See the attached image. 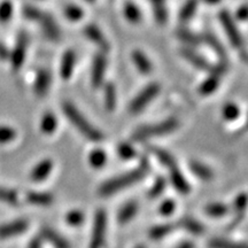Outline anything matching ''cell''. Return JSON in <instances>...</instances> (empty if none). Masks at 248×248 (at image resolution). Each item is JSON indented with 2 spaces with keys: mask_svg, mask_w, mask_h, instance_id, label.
Here are the masks:
<instances>
[{
  "mask_svg": "<svg viewBox=\"0 0 248 248\" xmlns=\"http://www.w3.org/2000/svg\"><path fill=\"white\" fill-rule=\"evenodd\" d=\"M147 170V162L142 161L141 167L139 169L131 170V171L123 173V175L117 176V177H114L104 183L99 188V194L102 195V197H109V195L116 193V192L124 190L125 187H129L135 183L141 181L144 176L146 175Z\"/></svg>",
  "mask_w": 248,
  "mask_h": 248,
  "instance_id": "1",
  "label": "cell"
},
{
  "mask_svg": "<svg viewBox=\"0 0 248 248\" xmlns=\"http://www.w3.org/2000/svg\"><path fill=\"white\" fill-rule=\"evenodd\" d=\"M62 109H63L64 115L68 117V120H69L70 122L76 126L77 130H78L82 135H84L89 140L101 141L102 139H104V135H102L97 128H94L91 123H89V121L79 113V110L77 109L73 104H70V102H64V104L62 105Z\"/></svg>",
  "mask_w": 248,
  "mask_h": 248,
  "instance_id": "2",
  "label": "cell"
},
{
  "mask_svg": "<svg viewBox=\"0 0 248 248\" xmlns=\"http://www.w3.org/2000/svg\"><path fill=\"white\" fill-rule=\"evenodd\" d=\"M178 128V121L176 119H168L163 122L151 124V125H145L139 128L137 131L133 133L132 138L135 140H146L147 138L155 137V136H163L168 135L175 131Z\"/></svg>",
  "mask_w": 248,
  "mask_h": 248,
  "instance_id": "3",
  "label": "cell"
},
{
  "mask_svg": "<svg viewBox=\"0 0 248 248\" xmlns=\"http://www.w3.org/2000/svg\"><path fill=\"white\" fill-rule=\"evenodd\" d=\"M218 18L219 22L222 23L223 28H224L226 36H228L232 46L234 48L240 49L244 46V40L243 37H241L240 31L238 30L237 26H235V22L233 18H232L230 12L226 11V9H223V11L218 13Z\"/></svg>",
  "mask_w": 248,
  "mask_h": 248,
  "instance_id": "4",
  "label": "cell"
},
{
  "mask_svg": "<svg viewBox=\"0 0 248 248\" xmlns=\"http://www.w3.org/2000/svg\"><path fill=\"white\" fill-rule=\"evenodd\" d=\"M160 85L157 83H152L146 88L142 89L141 92L130 104V111L133 114L140 113L153 99L159 94Z\"/></svg>",
  "mask_w": 248,
  "mask_h": 248,
  "instance_id": "5",
  "label": "cell"
},
{
  "mask_svg": "<svg viewBox=\"0 0 248 248\" xmlns=\"http://www.w3.org/2000/svg\"><path fill=\"white\" fill-rule=\"evenodd\" d=\"M107 217L106 213L102 209H99L94 217V224H93L92 238L90 243V248H101L105 241V234H106Z\"/></svg>",
  "mask_w": 248,
  "mask_h": 248,
  "instance_id": "6",
  "label": "cell"
},
{
  "mask_svg": "<svg viewBox=\"0 0 248 248\" xmlns=\"http://www.w3.org/2000/svg\"><path fill=\"white\" fill-rule=\"evenodd\" d=\"M28 44H29V37H28L27 32L26 31H20V33L17 35L16 44H15L13 53H12L11 57L12 66L15 70H18L22 67L24 58H26Z\"/></svg>",
  "mask_w": 248,
  "mask_h": 248,
  "instance_id": "7",
  "label": "cell"
},
{
  "mask_svg": "<svg viewBox=\"0 0 248 248\" xmlns=\"http://www.w3.org/2000/svg\"><path fill=\"white\" fill-rule=\"evenodd\" d=\"M107 67V60L105 54L98 53L94 55L92 62V74H91V82L94 88H99L101 86L102 82L105 78V73H106Z\"/></svg>",
  "mask_w": 248,
  "mask_h": 248,
  "instance_id": "8",
  "label": "cell"
},
{
  "mask_svg": "<svg viewBox=\"0 0 248 248\" xmlns=\"http://www.w3.org/2000/svg\"><path fill=\"white\" fill-rule=\"evenodd\" d=\"M84 35L89 40H91L93 44L97 45L101 49V52L109 51V43L102 33V31L95 24H88L84 28Z\"/></svg>",
  "mask_w": 248,
  "mask_h": 248,
  "instance_id": "9",
  "label": "cell"
},
{
  "mask_svg": "<svg viewBox=\"0 0 248 248\" xmlns=\"http://www.w3.org/2000/svg\"><path fill=\"white\" fill-rule=\"evenodd\" d=\"M181 54L183 58L190 62L192 66L198 68V69L207 71L212 70L213 64H210L207 59H204L202 55H200L198 52H195L194 49H192L190 47H184L181 49Z\"/></svg>",
  "mask_w": 248,
  "mask_h": 248,
  "instance_id": "10",
  "label": "cell"
},
{
  "mask_svg": "<svg viewBox=\"0 0 248 248\" xmlns=\"http://www.w3.org/2000/svg\"><path fill=\"white\" fill-rule=\"evenodd\" d=\"M40 26H42L43 32L45 33V36L51 40H59L60 39L61 32L59 29L58 23L55 22V20L51 14L48 13H43L42 17L39 20Z\"/></svg>",
  "mask_w": 248,
  "mask_h": 248,
  "instance_id": "11",
  "label": "cell"
},
{
  "mask_svg": "<svg viewBox=\"0 0 248 248\" xmlns=\"http://www.w3.org/2000/svg\"><path fill=\"white\" fill-rule=\"evenodd\" d=\"M28 226H29V224L24 219H18V221L0 225V238L5 239V238L23 233V232H26Z\"/></svg>",
  "mask_w": 248,
  "mask_h": 248,
  "instance_id": "12",
  "label": "cell"
},
{
  "mask_svg": "<svg viewBox=\"0 0 248 248\" xmlns=\"http://www.w3.org/2000/svg\"><path fill=\"white\" fill-rule=\"evenodd\" d=\"M76 63V54L75 52L68 49L62 55L61 66H60V75L63 79H69L73 75L74 69H75Z\"/></svg>",
  "mask_w": 248,
  "mask_h": 248,
  "instance_id": "13",
  "label": "cell"
},
{
  "mask_svg": "<svg viewBox=\"0 0 248 248\" xmlns=\"http://www.w3.org/2000/svg\"><path fill=\"white\" fill-rule=\"evenodd\" d=\"M202 40H204V42H206V44L208 45L214 52H215V53L217 54V57L219 58V60L228 61V59H226V51H225L224 46H223L221 40H219L215 36V33H213L212 31H206L202 36Z\"/></svg>",
  "mask_w": 248,
  "mask_h": 248,
  "instance_id": "14",
  "label": "cell"
},
{
  "mask_svg": "<svg viewBox=\"0 0 248 248\" xmlns=\"http://www.w3.org/2000/svg\"><path fill=\"white\" fill-rule=\"evenodd\" d=\"M170 181H171L173 187H175L181 194H187L188 192H190V184L186 181L184 175L179 171L177 167L173 169H170Z\"/></svg>",
  "mask_w": 248,
  "mask_h": 248,
  "instance_id": "15",
  "label": "cell"
},
{
  "mask_svg": "<svg viewBox=\"0 0 248 248\" xmlns=\"http://www.w3.org/2000/svg\"><path fill=\"white\" fill-rule=\"evenodd\" d=\"M49 84H51V75L47 70L40 69L37 73V77L35 80V92L37 95L43 97L48 91Z\"/></svg>",
  "mask_w": 248,
  "mask_h": 248,
  "instance_id": "16",
  "label": "cell"
},
{
  "mask_svg": "<svg viewBox=\"0 0 248 248\" xmlns=\"http://www.w3.org/2000/svg\"><path fill=\"white\" fill-rule=\"evenodd\" d=\"M131 55L132 61L133 63H135L136 68H137L141 74H144V75H148L152 71V69H153V66H152V62L150 61V59L145 55V53H142L141 51H138V49L133 51Z\"/></svg>",
  "mask_w": 248,
  "mask_h": 248,
  "instance_id": "17",
  "label": "cell"
},
{
  "mask_svg": "<svg viewBox=\"0 0 248 248\" xmlns=\"http://www.w3.org/2000/svg\"><path fill=\"white\" fill-rule=\"evenodd\" d=\"M42 237L48 241L49 244L53 245L55 248H70V245L64 239L62 235L55 232L49 228H44L42 230Z\"/></svg>",
  "mask_w": 248,
  "mask_h": 248,
  "instance_id": "18",
  "label": "cell"
},
{
  "mask_svg": "<svg viewBox=\"0 0 248 248\" xmlns=\"http://www.w3.org/2000/svg\"><path fill=\"white\" fill-rule=\"evenodd\" d=\"M52 168H53V163H52L51 160L42 161L33 168L32 172H31V178L35 182L44 181L45 178L48 177L49 172L52 171Z\"/></svg>",
  "mask_w": 248,
  "mask_h": 248,
  "instance_id": "19",
  "label": "cell"
},
{
  "mask_svg": "<svg viewBox=\"0 0 248 248\" xmlns=\"http://www.w3.org/2000/svg\"><path fill=\"white\" fill-rule=\"evenodd\" d=\"M27 200L36 206H49L53 202V195L48 192H30L27 195Z\"/></svg>",
  "mask_w": 248,
  "mask_h": 248,
  "instance_id": "20",
  "label": "cell"
},
{
  "mask_svg": "<svg viewBox=\"0 0 248 248\" xmlns=\"http://www.w3.org/2000/svg\"><path fill=\"white\" fill-rule=\"evenodd\" d=\"M123 13H124V16H125V18L130 23L136 24L140 22L141 12L135 2L130 1V0L125 1V4H124V7H123Z\"/></svg>",
  "mask_w": 248,
  "mask_h": 248,
  "instance_id": "21",
  "label": "cell"
},
{
  "mask_svg": "<svg viewBox=\"0 0 248 248\" xmlns=\"http://www.w3.org/2000/svg\"><path fill=\"white\" fill-rule=\"evenodd\" d=\"M219 78L221 76L217 75V74L210 73V76L207 77L206 79L201 83L199 88V93L202 95H209L213 92H215V90L218 88L219 85Z\"/></svg>",
  "mask_w": 248,
  "mask_h": 248,
  "instance_id": "22",
  "label": "cell"
},
{
  "mask_svg": "<svg viewBox=\"0 0 248 248\" xmlns=\"http://www.w3.org/2000/svg\"><path fill=\"white\" fill-rule=\"evenodd\" d=\"M150 150L152 153H153L154 156L156 157V159L159 160L164 167H168L169 169H173L177 167V164H176V161L172 157V155H170L167 151H164L162 148H159V147H154V146H151Z\"/></svg>",
  "mask_w": 248,
  "mask_h": 248,
  "instance_id": "23",
  "label": "cell"
},
{
  "mask_svg": "<svg viewBox=\"0 0 248 248\" xmlns=\"http://www.w3.org/2000/svg\"><path fill=\"white\" fill-rule=\"evenodd\" d=\"M177 37L184 44L190 46H197L202 43V37L194 33L193 31L185 29V28H181L177 30Z\"/></svg>",
  "mask_w": 248,
  "mask_h": 248,
  "instance_id": "24",
  "label": "cell"
},
{
  "mask_svg": "<svg viewBox=\"0 0 248 248\" xmlns=\"http://www.w3.org/2000/svg\"><path fill=\"white\" fill-rule=\"evenodd\" d=\"M137 210H138V206L135 201L126 202L122 208L120 209L119 215H117V219H119V222L122 223V224H124V223H128L130 219L137 214Z\"/></svg>",
  "mask_w": 248,
  "mask_h": 248,
  "instance_id": "25",
  "label": "cell"
},
{
  "mask_svg": "<svg viewBox=\"0 0 248 248\" xmlns=\"http://www.w3.org/2000/svg\"><path fill=\"white\" fill-rule=\"evenodd\" d=\"M179 225H181V228L192 234L199 235L203 233V225L198 222L197 219L192 218V217H184V218H182L179 221Z\"/></svg>",
  "mask_w": 248,
  "mask_h": 248,
  "instance_id": "26",
  "label": "cell"
},
{
  "mask_svg": "<svg viewBox=\"0 0 248 248\" xmlns=\"http://www.w3.org/2000/svg\"><path fill=\"white\" fill-rule=\"evenodd\" d=\"M190 168L192 172L197 176L198 178L202 179V181H209L213 178V171L209 167H207L206 164L198 162V161H193L190 164Z\"/></svg>",
  "mask_w": 248,
  "mask_h": 248,
  "instance_id": "27",
  "label": "cell"
},
{
  "mask_svg": "<svg viewBox=\"0 0 248 248\" xmlns=\"http://www.w3.org/2000/svg\"><path fill=\"white\" fill-rule=\"evenodd\" d=\"M197 8L198 0H186L181 12H179V20H181V22H188L194 16Z\"/></svg>",
  "mask_w": 248,
  "mask_h": 248,
  "instance_id": "28",
  "label": "cell"
},
{
  "mask_svg": "<svg viewBox=\"0 0 248 248\" xmlns=\"http://www.w3.org/2000/svg\"><path fill=\"white\" fill-rule=\"evenodd\" d=\"M105 106L108 111L114 110L116 106V89L113 83H107L105 86Z\"/></svg>",
  "mask_w": 248,
  "mask_h": 248,
  "instance_id": "29",
  "label": "cell"
},
{
  "mask_svg": "<svg viewBox=\"0 0 248 248\" xmlns=\"http://www.w3.org/2000/svg\"><path fill=\"white\" fill-rule=\"evenodd\" d=\"M58 125L57 117H55L52 113H46L44 116H43L42 122H40V129L42 131L46 133V135H51L55 131Z\"/></svg>",
  "mask_w": 248,
  "mask_h": 248,
  "instance_id": "30",
  "label": "cell"
},
{
  "mask_svg": "<svg viewBox=\"0 0 248 248\" xmlns=\"http://www.w3.org/2000/svg\"><path fill=\"white\" fill-rule=\"evenodd\" d=\"M173 231V225L172 224H161L156 225L154 228L151 229L150 231V237L153 240H160L162 238L171 233Z\"/></svg>",
  "mask_w": 248,
  "mask_h": 248,
  "instance_id": "31",
  "label": "cell"
},
{
  "mask_svg": "<svg viewBox=\"0 0 248 248\" xmlns=\"http://www.w3.org/2000/svg\"><path fill=\"white\" fill-rule=\"evenodd\" d=\"M89 161H90V164H91L93 168L95 169L102 168L107 161V154L102 150H94L90 153Z\"/></svg>",
  "mask_w": 248,
  "mask_h": 248,
  "instance_id": "32",
  "label": "cell"
},
{
  "mask_svg": "<svg viewBox=\"0 0 248 248\" xmlns=\"http://www.w3.org/2000/svg\"><path fill=\"white\" fill-rule=\"evenodd\" d=\"M64 15L71 22H77V21H79L80 18L84 16V11L79 6L71 4L64 8Z\"/></svg>",
  "mask_w": 248,
  "mask_h": 248,
  "instance_id": "33",
  "label": "cell"
},
{
  "mask_svg": "<svg viewBox=\"0 0 248 248\" xmlns=\"http://www.w3.org/2000/svg\"><path fill=\"white\" fill-rule=\"evenodd\" d=\"M43 12L40 11L38 7L32 5H26L23 7V16L29 21H33V22H39L40 17H42Z\"/></svg>",
  "mask_w": 248,
  "mask_h": 248,
  "instance_id": "34",
  "label": "cell"
},
{
  "mask_svg": "<svg viewBox=\"0 0 248 248\" xmlns=\"http://www.w3.org/2000/svg\"><path fill=\"white\" fill-rule=\"evenodd\" d=\"M153 14L154 18L159 24H164L168 20V11H167V7L164 4L160 5H153Z\"/></svg>",
  "mask_w": 248,
  "mask_h": 248,
  "instance_id": "35",
  "label": "cell"
},
{
  "mask_svg": "<svg viewBox=\"0 0 248 248\" xmlns=\"http://www.w3.org/2000/svg\"><path fill=\"white\" fill-rule=\"evenodd\" d=\"M206 213L212 217H222L228 213V207L223 203H210L206 207Z\"/></svg>",
  "mask_w": 248,
  "mask_h": 248,
  "instance_id": "36",
  "label": "cell"
},
{
  "mask_svg": "<svg viewBox=\"0 0 248 248\" xmlns=\"http://www.w3.org/2000/svg\"><path fill=\"white\" fill-rule=\"evenodd\" d=\"M166 186H167L166 179H164L163 177L157 178L156 181L154 182L153 186L151 187L150 192H148V195H150V198H152V199H155V198L160 197V195L163 193V191L166 190Z\"/></svg>",
  "mask_w": 248,
  "mask_h": 248,
  "instance_id": "37",
  "label": "cell"
},
{
  "mask_svg": "<svg viewBox=\"0 0 248 248\" xmlns=\"http://www.w3.org/2000/svg\"><path fill=\"white\" fill-rule=\"evenodd\" d=\"M117 153L123 160H131L136 156V151L128 142H122L117 147Z\"/></svg>",
  "mask_w": 248,
  "mask_h": 248,
  "instance_id": "38",
  "label": "cell"
},
{
  "mask_svg": "<svg viewBox=\"0 0 248 248\" xmlns=\"http://www.w3.org/2000/svg\"><path fill=\"white\" fill-rule=\"evenodd\" d=\"M240 115V109L239 107L235 104H226L224 108H223V116L226 121H234L237 120V117Z\"/></svg>",
  "mask_w": 248,
  "mask_h": 248,
  "instance_id": "39",
  "label": "cell"
},
{
  "mask_svg": "<svg viewBox=\"0 0 248 248\" xmlns=\"http://www.w3.org/2000/svg\"><path fill=\"white\" fill-rule=\"evenodd\" d=\"M210 248H247L245 244H238V243H232V241L223 240V239H213L209 243Z\"/></svg>",
  "mask_w": 248,
  "mask_h": 248,
  "instance_id": "40",
  "label": "cell"
},
{
  "mask_svg": "<svg viewBox=\"0 0 248 248\" xmlns=\"http://www.w3.org/2000/svg\"><path fill=\"white\" fill-rule=\"evenodd\" d=\"M13 14V5L8 0H5L0 4V22H7L11 20Z\"/></svg>",
  "mask_w": 248,
  "mask_h": 248,
  "instance_id": "41",
  "label": "cell"
},
{
  "mask_svg": "<svg viewBox=\"0 0 248 248\" xmlns=\"http://www.w3.org/2000/svg\"><path fill=\"white\" fill-rule=\"evenodd\" d=\"M0 201H4L9 204H16L17 203V194L13 190H8V188L0 187Z\"/></svg>",
  "mask_w": 248,
  "mask_h": 248,
  "instance_id": "42",
  "label": "cell"
},
{
  "mask_svg": "<svg viewBox=\"0 0 248 248\" xmlns=\"http://www.w3.org/2000/svg\"><path fill=\"white\" fill-rule=\"evenodd\" d=\"M67 223L71 226H78L84 222V215L79 210H71L70 213L67 214Z\"/></svg>",
  "mask_w": 248,
  "mask_h": 248,
  "instance_id": "43",
  "label": "cell"
},
{
  "mask_svg": "<svg viewBox=\"0 0 248 248\" xmlns=\"http://www.w3.org/2000/svg\"><path fill=\"white\" fill-rule=\"evenodd\" d=\"M16 132L14 129L8 128V126H0V144H6L14 140Z\"/></svg>",
  "mask_w": 248,
  "mask_h": 248,
  "instance_id": "44",
  "label": "cell"
},
{
  "mask_svg": "<svg viewBox=\"0 0 248 248\" xmlns=\"http://www.w3.org/2000/svg\"><path fill=\"white\" fill-rule=\"evenodd\" d=\"M175 208H176L175 201L171 199H167V200H164L162 203H161L159 210H160L161 215L170 216L173 213Z\"/></svg>",
  "mask_w": 248,
  "mask_h": 248,
  "instance_id": "45",
  "label": "cell"
},
{
  "mask_svg": "<svg viewBox=\"0 0 248 248\" xmlns=\"http://www.w3.org/2000/svg\"><path fill=\"white\" fill-rule=\"evenodd\" d=\"M247 204V195L245 193H241L238 195L237 198H235L234 200V207L235 209L238 210V212H241V210L245 209V207H246Z\"/></svg>",
  "mask_w": 248,
  "mask_h": 248,
  "instance_id": "46",
  "label": "cell"
},
{
  "mask_svg": "<svg viewBox=\"0 0 248 248\" xmlns=\"http://www.w3.org/2000/svg\"><path fill=\"white\" fill-rule=\"evenodd\" d=\"M235 17L240 21H245L247 18V7L246 5H243L241 7L238 8L237 13H235Z\"/></svg>",
  "mask_w": 248,
  "mask_h": 248,
  "instance_id": "47",
  "label": "cell"
},
{
  "mask_svg": "<svg viewBox=\"0 0 248 248\" xmlns=\"http://www.w3.org/2000/svg\"><path fill=\"white\" fill-rule=\"evenodd\" d=\"M28 248H42V239L40 238H33L28 245Z\"/></svg>",
  "mask_w": 248,
  "mask_h": 248,
  "instance_id": "48",
  "label": "cell"
},
{
  "mask_svg": "<svg viewBox=\"0 0 248 248\" xmlns=\"http://www.w3.org/2000/svg\"><path fill=\"white\" fill-rule=\"evenodd\" d=\"M9 58V53H8V49L5 47L4 45L0 43V59L1 60H6V59Z\"/></svg>",
  "mask_w": 248,
  "mask_h": 248,
  "instance_id": "49",
  "label": "cell"
},
{
  "mask_svg": "<svg viewBox=\"0 0 248 248\" xmlns=\"http://www.w3.org/2000/svg\"><path fill=\"white\" fill-rule=\"evenodd\" d=\"M177 248H194V245L190 243V241H185V243H182Z\"/></svg>",
  "mask_w": 248,
  "mask_h": 248,
  "instance_id": "50",
  "label": "cell"
},
{
  "mask_svg": "<svg viewBox=\"0 0 248 248\" xmlns=\"http://www.w3.org/2000/svg\"><path fill=\"white\" fill-rule=\"evenodd\" d=\"M206 4H209V5H217L219 4V2L222 1V0H203Z\"/></svg>",
  "mask_w": 248,
  "mask_h": 248,
  "instance_id": "51",
  "label": "cell"
},
{
  "mask_svg": "<svg viewBox=\"0 0 248 248\" xmlns=\"http://www.w3.org/2000/svg\"><path fill=\"white\" fill-rule=\"evenodd\" d=\"M152 6L153 5H160V4H164L166 2V0H150Z\"/></svg>",
  "mask_w": 248,
  "mask_h": 248,
  "instance_id": "52",
  "label": "cell"
},
{
  "mask_svg": "<svg viewBox=\"0 0 248 248\" xmlns=\"http://www.w3.org/2000/svg\"><path fill=\"white\" fill-rule=\"evenodd\" d=\"M85 1H88V2H93V1H95V0H85Z\"/></svg>",
  "mask_w": 248,
  "mask_h": 248,
  "instance_id": "53",
  "label": "cell"
},
{
  "mask_svg": "<svg viewBox=\"0 0 248 248\" xmlns=\"http://www.w3.org/2000/svg\"><path fill=\"white\" fill-rule=\"evenodd\" d=\"M136 248H145L144 246H138V247H136Z\"/></svg>",
  "mask_w": 248,
  "mask_h": 248,
  "instance_id": "54",
  "label": "cell"
}]
</instances>
